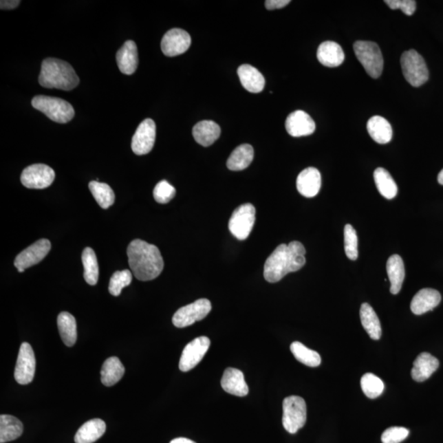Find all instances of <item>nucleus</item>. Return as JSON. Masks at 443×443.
<instances>
[{
    "label": "nucleus",
    "mask_w": 443,
    "mask_h": 443,
    "mask_svg": "<svg viewBox=\"0 0 443 443\" xmlns=\"http://www.w3.org/2000/svg\"><path fill=\"white\" fill-rule=\"evenodd\" d=\"M305 253L304 246L299 241L279 245L266 259L263 276L267 282L278 283L289 272L300 270L305 265Z\"/></svg>",
    "instance_id": "nucleus-1"
},
{
    "label": "nucleus",
    "mask_w": 443,
    "mask_h": 443,
    "mask_svg": "<svg viewBox=\"0 0 443 443\" xmlns=\"http://www.w3.org/2000/svg\"><path fill=\"white\" fill-rule=\"evenodd\" d=\"M127 252L131 270L140 281L154 280L164 270L163 257L155 245L136 239L127 247Z\"/></svg>",
    "instance_id": "nucleus-2"
},
{
    "label": "nucleus",
    "mask_w": 443,
    "mask_h": 443,
    "mask_svg": "<svg viewBox=\"0 0 443 443\" xmlns=\"http://www.w3.org/2000/svg\"><path fill=\"white\" fill-rule=\"evenodd\" d=\"M79 78L69 63L48 58L41 63L39 83L42 87L69 91L78 86Z\"/></svg>",
    "instance_id": "nucleus-3"
},
{
    "label": "nucleus",
    "mask_w": 443,
    "mask_h": 443,
    "mask_svg": "<svg viewBox=\"0 0 443 443\" xmlns=\"http://www.w3.org/2000/svg\"><path fill=\"white\" fill-rule=\"evenodd\" d=\"M32 105L55 122L67 123L74 118V107L61 98L36 96L33 98Z\"/></svg>",
    "instance_id": "nucleus-4"
},
{
    "label": "nucleus",
    "mask_w": 443,
    "mask_h": 443,
    "mask_svg": "<svg viewBox=\"0 0 443 443\" xmlns=\"http://www.w3.org/2000/svg\"><path fill=\"white\" fill-rule=\"evenodd\" d=\"M283 424L289 433H296L306 423L307 408L305 400L298 396L284 399L283 403Z\"/></svg>",
    "instance_id": "nucleus-5"
},
{
    "label": "nucleus",
    "mask_w": 443,
    "mask_h": 443,
    "mask_svg": "<svg viewBox=\"0 0 443 443\" xmlns=\"http://www.w3.org/2000/svg\"><path fill=\"white\" fill-rule=\"evenodd\" d=\"M354 51L365 70L373 78H378L383 69V58L378 45L372 41H356Z\"/></svg>",
    "instance_id": "nucleus-6"
},
{
    "label": "nucleus",
    "mask_w": 443,
    "mask_h": 443,
    "mask_svg": "<svg viewBox=\"0 0 443 443\" xmlns=\"http://www.w3.org/2000/svg\"><path fill=\"white\" fill-rule=\"evenodd\" d=\"M404 78L412 87H419L427 83L429 70L424 59L415 50L404 52L400 58Z\"/></svg>",
    "instance_id": "nucleus-7"
},
{
    "label": "nucleus",
    "mask_w": 443,
    "mask_h": 443,
    "mask_svg": "<svg viewBox=\"0 0 443 443\" xmlns=\"http://www.w3.org/2000/svg\"><path fill=\"white\" fill-rule=\"evenodd\" d=\"M255 222V208L247 203L236 208L229 220L230 232L237 239L244 241L252 231Z\"/></svg>",
    "instance_id": "nucleus-8"
},
{
    "label": "nucleus",
    "mask_w": 443,
    "mask_h": 443,
    "mask_svg": "<svg viewBox=\"0 0 443 443\" xmlns=\"http://www.w3.org/2000/svg\"><path fill=\"white\" fill-rule=\"evenodd\" d=\"M211 310L212 305L210 301L207 299L195 301L193 303L183 306L174 314L173 325L179 329L193 325L195 322L206 318Z\"/></svg>",
    "instance_id": "nucleus-9"
},
{
    "label": "nucleus",
    "mask_w": 443,
    "mask_h": 443,
    "mask_svg": "<svg viewBox=\"0 0 443 443\" xmlns=\"http://www.w3.org/2000/svg\"><path fill=\"white\" fill-rule=\"evenodd\" d=\"M55 173L52 168L43 164L28 166L21 175V182L29 189H45L52 184Z\"/></svg>",
    "instance_id": "nucleus-10"
},
{
    "label": "nucleus",
    "mask_w": 443,
    "mask_h": 443,
    "mask_svg": "<svg viewBox=\"0 0 443 443\" xmlns=\"http://www.w3.org/2000/svg\"><path fill=\"white\" fill-rule=\"evenodd\" d=\"M210 347V340L207 336H199L186 345L182 353L179 369L188 372L194 369L206 356Z\"/></svg>",
    "instance_id": "nucleus-11"
},
{
    "label": "nucleus",
    "mask_w": 443,
    "mask_h": 443,
    "mask_svg": "<svg viewBox=\"0 0 443 443\" xmlns=\"http://www.w3.org/2000/svg\"><path fill=\"white\" fill-rule=\"evenodd\" d=\"M36 360L33 349L28 343L21 345L17 360L14 378L19 385H27L35 376Z\"/></svg>",
    "instance_id": "nucleus-12"
},
{
    "label": "nucleus",
    "mask_w": 443,
    "mask_h": 443,
    "mask_svg": "<svg viewBox=\"0 0 443 443\" xmlns=\"http://www.w3.org/2000/svg\"><path fill=\"white\" fill-rule=\"evenodd\" d=\"M156 125L151 118L144 119L136 129L131 140V150L136 155H147L155 146Z\"/></svg>",
    "instance_id": "nucleus-13"
},
{
    "label": "nucleus",
    "mask_w": 443,
    "mask_h": 443,
    "mask_svg": "<svg viewBox=\"0 0 443 443\" xmlns=\"http://www.w3.org/2000/svg\"><path fill=\"white\" fill-rule=\"evenodd\" d=\"M51 250L49 240L41 239L21 252L14 261V266L19 272H23L27 268L37 265L43 261Z\"/></svg>",
    "instance_id": "nucleus-14"
},
{
    "label": "nucleus",
    "mask_w": 443,
    "mask_h": 443,
    "mask_svg": "<svg viewBox=\"0 0 443 443\" xmlns=\"http://www.w3.org/2000/svg\"><path fill=\"white\" fill-rule=\"evenodd\" d=\"M191 38L184 30L173 28L165 34L161 41V50L166 56L175 57L190 48Z\"/></svg>",
    "instance_id": "nucleus-15"
},
{
    "label": "nucleus",
    "mask_w": 443,
    "mask_h": 443,
    "mask_svg": "<svg viewBox=\"0 0 443 443\" xmlns=\"http://www.w3.org/2000/svg\"><path fill=\"white\" fill-rule=\"evenodd\" d=\"M315 127L316 126L313 119L302 110H296L289 114L286 120L287 131L294 138L313 134Z\"/></svg>",
    "instance_id": "nucleus-16"
},
{
    "label": "nucleus",
    "mask_w": 443,
    "mask_h": 443,
    "mask_svg": "<svg viewBox=\"0 0 443 443\" xmlns=\"http://www.w3.org/2000/svg\"><path fill=\"white\" fill-rule=\"evenodd\" d=\"M321 174L315 168L304 169L296 179L297 191L307 198L316 197L321 191Z\"/></svg>",
    "instance_id": "nucleus-17"
},
{
    "label": "nucleus",
    "mask_w": 443,
    "mask_h": 443,
    "mask_svg": "<svg viewBox=\"0 0 443 443\" xmlns=\"http://www.w3.org/2000/svg\"><path fill=\"white\" fill-rule=\"evenodd\" d=\"M221 386L226 393L237 397H246L249 393L244 373L235 368L226 369L221 379Z\"/></svg>",
    "instance_id": "nucleus-18"
},
{
    "label": "nucleus",
    "mask_w": 443,
    "mask_h": 443,
    "mask_svg": "<svg viewBox=\"0 0 443 443\" xmlns=\"http://www.w3.org/2000/svg\"><path fill=\"white\" fill-rule=\"evenodd\" d=\"M440 293L432 288H424L413 297L411 310L416 315H421L436 308L441 302Z\"/></svg>",
    "instance_id": "nucleus-19"
},
{
    "label": "nucleus",
    "mask_w": 443,
    "mask_h": 443,
    "mask_svg": "<svg viewBox=\"0 0 443 443\" xmlns=\"http://www.w3.org/2000/svg\"><path fill=\"white\" fill-rule=\"evenodd\" d=\"M119 70L125 75H131L138 69V51L134 41H127L116 55Z\"/></svg>",
    "instance_id": "nucleus-20"
},
{
    "label": "nucleus",
    "mask_w": 443,
    "mask_h": 443,
    "mask_svg": "<svg viewBox=\"0 0 443 443\" xmlns=\"http://www.w3.org/2000/svg\"><path fill=\"white\" fill-rule=\"evenodd\" d=\"M440 367V360L428 352L421 353L416 358L411 370V377L416 382L427 380Z\"/></svg>",
    "instance_id": "nucleus-21"
},
{
    "label": "nucleus",
    "mask_w": 443,
    "mask_h": 443,
    "mask_svg": "<svg viewBox=\"0 0 443 443\" xmlns=\"http://www.w3.org/2000/svg\"><path fill=\"white\" fill-rule=\"evenodd\" d=\"M317 58L319 63L327 67H336L342 65L345 54L342 47L334 41H325L318 46Z\"/></svg>",
    "instance_id": "nucleus-22"
},
{
    "label": "nucleus",
    "mask_w": 443,
    "mask_h": 443,
    "mask_svg": "<svg viewBox=\"0 0 443 443\" xmlns=\"http://www.w3.org/2000/svg\"><path fill=\"white\" fill-rule=\"evenodd\" d=\"M237 74L242 86L251 93L261 92L266 86V79L257 68L244 65L238 67Z\"/></svg>",
    "instance_id": "nucleus-23"
},
{
    "label": "nucleus",
    "mask_w": 443,
    "mask_h": 443,
    "mask_svg": "<svg viewBox=\"0 0 443 443\" xmlns=\"http://www.w3.org/2000/svg\"><path fill=\"white\" fill-rule=\"evenodd\" d=\"M193 138L202 147H208L219 138L220 127L216 122L204 120L195 125L193 130Z\"/></svg>",
    "instance_id": "nucleus-24"
},
{
    "label": "nucleus",
    "mask_w": 443,
    "mask_h": 443,
    "mask_svg": "<svg viewBox=\"0 0 443 443\" xmlns=\"http://www.w3.org/2000/svg\"><path fill=\"white\" fill-rule=\"evenodd\" d=\"M387 276L391 283L390 292L393 295H397L402 290V284L406 276L404 262L398 255H393L387 262Z\"/></svg>",
    "instance_id": "nucleus-25"
},
{
    "label": "nucleus",
    "mask_w": 443,
    "mask_h": 443,
    "mask_svg": "<svg viewBox=\"0 0 443 443\" xmlns=\"http://www.w3.org/2000/svg\"><path fill=\"white\" fill-rule=\"evenodd\" d=\"M106 430L105 421L93 419L85 423L75 435L76 443H93L104 435Z\"/></svg>",
    "instance_id": "nucleus-26"
},
{
    "label": "nucleus",
    "mask_w": 443,
    "mask_h": 443,
    "mask_svg": "<svg viewBox=\"0 0 443 443\" xmlns=\"http://www.w3.org/2000/svg\"><path fill=\"white\" fill-rule=\"evenodd\" d=\"M367 130L374 142L387 144L393 138V129L389 121L380 116H374L367 123Z\"/></svg>",
    "instance_id": "nucleus-27"
},
{
    "label": "nucleus",
    "mask_w": 443,
    "mask_h": 443,
    "mask_svg": "<svg viewBox=\"0 0 443 443\" xmlns=\"http://www.w3.org/2000/svg\"><path fill=\"white\" fill-rule=\"evenodd\" d=\"M362 325L373 340H379L382 336L380 321L372 306L368 303L362 304L360 310Z\"/></svg>",
    "instance_id": "nucleus-28"
},
{
    "label": "nucleus",
    "mask_w": 443,
    "mask_h": 443,
    "mask_svg": "<svg viewBox=\"0 0 443 443\" xmlns=\"http://www.w3.org/2000/svg\"><path fill=\"white\" fill-rule=\"evenodd\" d=\"M125 368L118 357H110L105 361L101 369V382L106 387H112L125 376Z\"/></svg>",
    "instance_id": "nucleus-29"
},
{
    "label": "nucleus",
    "mask_w": 443,
    "mask_h": 443,
    "mask_svg": "<svg viewBox=\"0 0 443 443\" xmlns=\"http://www.w3.org/2000/svg\"><path fill=\"white\" fill-rule=\"evenodd\" d=\"M253 159V147L249 144H244L233 151L227 161V166L232 171H241L249 167Z\"/></svg>",
    "instance_id": "nucleus-30"
},
{
    "label": "nucleus",
    "mask_w": 443,
    "mask_h": 443,
    "mask_svg": "<svg viewBox=\"0 0 443 443\" xmlns=\"http://www.w3.org/2000/svg\"><path fill=\"white\" fill-rule=\"evenodd\" d=\"M23 433V424L16 417L8 415L0 416V442L14 441Z\"/></svg>",
    "instance_id": "nucleus-31"
},
{
    "label": "nucleus",
    "mask_w": 443,
    "mask_h": 443,
    "mask_svg": "<svg viewBox=\"0 0 443 443\" xmlns=\"http://www.w3.org/2000/svg\"><path fill=\"white\" fill-rule=\"evenodd\" d=\"M58 327L63 342L67 347H72L78 339L76 319L70 313L62 312L58 316Z\"/></svg>",
    "instance_id": "nucleus-32"
},
{
    "label": "nucleus",
    "mask_w": 443,
    "mask_h": 443,
    "mask_svg": "<svg viewBox=\"0 0 443 443\" xmlns=\"http://www.w3.org/2000/svg\"><path fill=\"white\" fill-rule=\"evenodd\" d=\"M377 188L383 197L391 199L398 194V186L389 171L385 169L378 168L374 173Z\"/></svg>",
    "instance_id": "nucleus-33"
},
{
    "label": "nucleus",
    "mask_w": 443,
    "mask_h": 443,
    "mask_svg": "<svg viewBox=\"0 0 443 443\" xmlns=\"http://www.w3.org/2000/svg\"><path fill=\"white\" fill-rule=\"evenodd\" d=\"M82 259L84 266V279L89 285H96L99 279V265L95 251L91 247L83 250Z\"/></svg>",
    "instance_id": "nucleus-34"
},
{
    "label": "nucleus",
    "mask_w": 443,
    "mask_h": 443,
    "mask_svg": "<svg viewBox=\"0 0 443 443\" xmlns=\"http://www.w3.org/2000/svg\"><path fill=\"white\" fill-rule=\"evenodd\" d=\"M89 189L102 208H109L115 202V194L106 183L92 181L89 183Z\"/></svg>",
    "instance_id": "nucleus-35"
},
{
    "label": "nucleus",
    "mask_w": 443,
    "mask_h": 443,
    "mask_svg": "<svg viewBox=\"0 0 443 443\" xmlns=\"http://www.w3.org/2000/svg\"><path fill=\"white\" fill-rule=\"evenodd\" d=\"M291 352L296 359L309 367H318L321 364V357L317 352L310 350L300 342L291 345Z\"/></svg>",
    "instance_id": "nucleus-36"
},
{
    "label": "nucleus",
    "mask_w": 443,
    "mask_h": 443,
    "mask_svg": "<svg viewBox=\"0 0 443 443\" xmlns=\"http://www.w3.org/2000/svg\"><path fill=\"white\" fill-rule=\"evenodd\" d=\"M360 386L366 397L376 399L381 396L385 390V383L376 374L367 373L361 378Z\"/></svg>",
    "instance_id": "nucleus-37"
},
{
    "label": "nucleus",
    "mask_w": 443,
    "mask_h": 443,
    "mask_svg": "<svg viewBox=\"0 0 443 443\" xmlns=\"http://www.w3.org/2000/svg\"><path fill=\"white\" fill-rule=\"evenodd\" d=\"M133 280V274L129 270L115 272L111 277L109 291L111 295L118 296L122 290L129 285Z\"/></svg>",
    "instance_id": "nucleus-38"
},
{
    "label": "nucleus",
    "mask_w": 443,
    "mask_h": 443,
    "mask_svg": "<svg viewBox=\"0 0 443 443\" xmlns=\"http://www.w3.org/2000/svg\"><path fill=\"white\" fill-rule=\"evenodd\" d=\"M345 252L351 261L358 258V237L356 230L350 224L345 226L344 228Z\"/></svg>",
    "instance_id": "nucleus-39"
},
{
    "label": "nucleus",
    "mask_w": 443,
    "mask_h": 443,
    "mask_svg": "<svg viewBox=\"0 0 443 443\" xmlns=\"http://www.w3.org/2000/svg\"><path fill=\"white\" fill-rule=\"evenodd\" d=\"M153 195L158 203L167 204L175 197L176 189L169 182L163 180L155 186Z\"/></svg>",
    "instance_id": "nucleus-40"
},
{
    "label": "nucleus",
    "mask_w": 443,
    "mask_h": 443,
    "mask_svg": "<svg viewBox=\"0 0 443 443\" xmlns=\"http://www.w3.org/2000/svg\"><path fill=\"white\" fill-rule=\"evenodd\" d=\"M409 430L403 427H391L382 433V443H400L409 436Z\"/></svg>",
    "instance_id": "nucleus-41"
},
{
    "label": "nucleus",
    "mask_w": 443,
    "mask_h": 443,
    "mask_svg": "<svg viewBox=\"0 0 443 443\" xmlns=\"http://www.w3.org/2000/svg\"><path fill=\"white\" fill-rule=\"evenodd\" d=\"M385 2L391 10H400L407 16L414 14L416 10L415 0H386Z\"/></svg>",
    "instance_id": "nucleus-42"
},
{
    "label": "nucleus",
    "mask_w": 443,
    "mask_h": 443,
    "mask_svg": "<svg viewBox=\"0 0 443 443\" xmlns=\"http://www.w3.org/2000/svg\"><path fill=\"white\" fill-rule=\"evenodd\" d=\"M290 0H267L266 7L268 10H279L288 6Z\"/></svg>",
    "instance_id": "nucleus-43"
},
{
    "label": "nucleus",
    "mask_w": 443,
    "mask_h": 443,
    "mask_svg": "<svg viewBox=\"0 0 443 443\" xmlns=\"http://www.w3.org/2000/svg\"><path fill=\"white\" fill-rule=\"evenodd\" d=\"M21 2L17 1V0H8V1H6V0H2L1 2H0V8H1V10H14V8L18 7L19 6V3Z\"/></svg>",
    "instance_id": "nucleus-44"
},
{
    "label": "nucleus",
    "mask_w": 443,
    "mask_h": 443,
    "mask_svg": "<svg viewBox=\"0 0 443 443\" xmlns=\"http://www.w3.org/2000/svg\"><path fill=\"white\" fill-rule=\"evenodd\" d=\"M170 443H197L193 440H188V438L185 437H177L175 440H172Z\"/></svg>",
    "instance_id": "nucleus-45"
},
{
    "label": "nucleus",
    "mask_w": 443,
    "mask_h": 443,
    "mask_svg": "<svg viewBox=\"0 0 443 443\" xmlns=\"http://www.w3.org/2000/svg\"><path fill=\"white\" fill-rule=\"evenodd\" d=\"M437 181L438 182H440V184L443 186V169L440 173V174H438Z\"/></svg>",
    "instance_id": "nucleus-46"
}]
</instances>
